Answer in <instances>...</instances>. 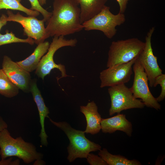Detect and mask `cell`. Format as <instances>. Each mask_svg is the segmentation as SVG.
Masks as SVG:
<instances>
[{"instance_id":"obj_13","label":"cell","mask_w":165,"mask_h":165,"mask_svg":"<svg viewBox=\"0 0 165 165\" xmlns=\"http://www.w3.org/2000/svg\"><path fill=\"white\" fill-rule=\"evenodd\" d=\"M30 92L32 94L34 101L35 103L38 112L40 123L41 129L39 136L40 138V142L42 145L47 146L48 143L47 135L45 129L44 122L46 118H49L48 114L50 112L48 108L46 106L41 92L38 88L36 79L32 80Z\"/></svg>"},{"instance_id":"obj_22","label":"cell","mask_w":165,"mask_h":165,"mask_svg":"<svg viewBox=\"0 0 165 165\" xmlns=\"http://www.w3.org/2000/svg\"><path fill=\"white\" fill-rule=\"evenodd\" d=\"M31 4L30 9L36 10L40 13L42 15L43 20L46 22L52 15V12H50L43 8L40 4L38 0H28Z\"/></svg>"},{"instance_id":"obj_17","label":"cell","mask_w":165,"mask_h":165,"mask_svg":"<svg viewBox=\"0 0 165 165\" xmlns=\"http://www.w3.org/2000/svg\"><path fill=\"white\" fill-rule=\"evenodd\" d=\"M75 0L80 6L81 24L100 12L108 1V0Z\"/></svg>"},{"instance_id":"obj_20","label":"cell","mask_w":165,"mask_h":165,"mask_svg":"<svg viewBox=\"0 0 165 165\" xmlns=\"http://www.w3.org/2000/svg\"><path fill=\"white\" fill-rule=\"evenodd\" d=\"M21 0H0V10L9 9L21 11L29 16L36 17L39 15V12L32 10L23 6L20 2Z\"/></svg>"},{"instance_id":"obj_19","label":"cell","mask_w":165,"mask_h":165,"mask_svg":"<svg viewBox=\"0 0 165 165\" xmlns=\"http://www.w3.org/2000/svg\"><path fill=\"white\" fill-rule=\"evenodd\" d=\"M19 92V89L0 68V94L6 97L12 98L16 96Z\"/></svg>"},{"instance_id":"obj_15","label":"cell","mask_w":165,"mask_h":165,"mask_svg":"<svg viewBox=\"0 0 165 165\" xmlns=\"http://www.w3.org/2000/svg\"><path fill=\"white\" fill-rule=\"evenodd\" d=\"M80 111L86 119V127L85 133L94 135L101 130L102 118L98 111V107L94 101L88 102L85 106H80Z\"/></svg>"},{"instance_id":"obj_9","label":"cell","mask_w":165,"mask_h":165,"mask_svg":"<svg viewBox=\"0 0 165 165\" xmlns=\"http://www.w3.org/2000/svg\"><path fill=\"white\" fill-rule=\"evenodd\" d=\"M7 21H14L20 24L24 28V34L28 37L33 39L35 43L38 44L46 39V28L44 20H40L35 17H25L18 12L14 14L10 10L7 12Z\"/></svg>"},{"instance_id":"obj_14","label":"cell","mask_w":165,"mask_h":165,"mask_svg":"<svg viewBox=\"0 0 165 165\" xmlns=\"http://www.w3.org/2000/svg\"><path fill=\"white\" fill-rule=\"evenodd\" d=\"M101 130L105 133H112L117 130L125 133L131 137L132 133L131 123L126 118V115L118 113L112 117L102 118L101 123Z\"/></svg>"},{"instance_id":"obj_28","label":"cell","mask_w":165,"mask_h":165,"mask_svg":"<svg viewBox=\"0 0 165 165\" xmlns=\"http://www.w3.org/2000/svg\"><path fill=\"white\" fill-rule=\"evenodd\" d=\"M8 126L7 123L0 116V131L5 128H7Z\"/></svg>"},{"instance_id":"obj_7","label":"cell","mask_w":165,"mask_h":165,"mask_svg":"<svg viewBox=\"0 0 165 165\" xmlns=\"http://www.w3.org/2000/svg\"><path fill=\"white\" fill-rule=\"evenodd\" d=\"M108 92L111 99L110 116L133 108H142L145 105L141 100L135 98L130 88L125 84L109 87Z\"/></svg>"},{"instance_id":"obj_5","label":"cell","mask_w":165,"mask_h":165,"mask_svg":"<svg viewBox=\"0 0 165 165\" xmlns=\"http://www.w3.org/2000/svg\"><path fill=\"white\" fill-rule=\"evenodd\" d=\"M126 20L124 13L114 14L111 12L110 7L105 5L100 12L82 24L86 31H99L111 39L116 33V27L124 24Z\"/></svg>"},{"instance_id":"obj_8","label":"cell","mask_w":165,"mask_h":165,"mask_svg":"<svg viewBox=\"0 0 165 165\" xmlns=\"http://www.w3.org/2000/svg\"><path fill=\"white\" fill-rule=\"evenodd\" d=\"M133 67L134 79L130 88L134 96L136 98L141 99L147 107L160 110L161 105L150 92L147 75L137 58Z\"/></svg>"},{"instance_id":"obj_4","label":"cell","mask_w":165,"mask_h":165,"mask_svg":"<svg viewBox=\"0 0 165 165\" xmlns=\"http://www.w3.org/2000/svg\"><path fill=\"white\" fill-rule=\"evenodd\" d=\"M145 46V42L136 38L112 41L108 53L107 68L131 61L139 55Z\"/></svg>"},{"instance_id":"obj_26","label":"cell","mask_w":165,"mask_h":165,"mask_svg":"<svg viewBox=\"0 0 165 165\" xmlns=\"http://www.w3.org/2000/svg\"><path fill=\"white\" fill-rule=\"evenodd\" d=\"M12 158L10 157L8 159H1L0 161V165H19L20 161L19 159H17L14 161L12 160Z\"/></svg>"},{"instance_id":"obj_10","label":"cell","mask_w":165,"mask_h":165,"mask_svg":"<svg viewBox=\"0 0 165 165\" xmlns=\"http://www.w3.org/2000/svg\"><path fill=\"white\" fill-rule=\"evenodd\" d=\"M154 30V27H152L147 32L144 48L137 58L147 75L151 87H153L156 78L162 74V71L158 63L157 58L154 55L152 46V37Z\"/></svg>"},{"instance_id":"obj_12","label":"cell","mask_w":165,"mask_h":165,"mask_svg":"<svg viewBox=\"0 0 165 165\" xmlns=\"http://www.w3.org/2000/svg\"><path fill=\"white\" fill-rule=\"evenodd\" d=\"M2 69L11 82L19 89L25 93L30 92L32 80L29 72L6 55L3 57Z\"/></svg>"},{"instance_id":"obj_30","label":"cell","mask_w":165,"mask_h":165,"mask_svg":"<svg viewBox=\"0 0 165 165\" xmlns=\"http://www.w3.org/2000/svg\"><path fill=\"white\" fill-rule=\"evenodd\" d=\"M38 1L41 6H43L46 3V0H38Z\"/></svg>"},{"instance_id":"obj_3","label":"cell","mask_w":165,"mask_h":165,"mask_svg":"<svg viewBox=\"0 0 165 165\" xmlns=\"http://www.w3.org/2000/svg\"><path fill=\"white\" fill-rule=\"evenodd\" d=\"M49 118L52 123L64 132L69 139L70 143L67 147V159L69 162H72L77 158H86L90 152L101 149L100 145L86 137L84 131L72 128L66 122H57Z\"/></svg>"},{"instance_id":"obj_29","label":"cell","mask_w":165,"mask_h":165,"mask_svg":"<svg viewBox=\"0 0 165 165\" xmlns=\"http://www.w3.org/2000/svg\"><path fill=\"white\" fill-rule=\"evenodd\" d=\"M36 161L35 162L34 164H38L37 165H45L46 164L45 162L42 160H35Z\"/></svg>"},{"instance_id":"obj_21","label":"cell","mask_w":165,"mask_h":165,"mask_svg":"<svg viewBox=\"0 0 165 165\" xmlns=\"http://www.w3.org/2000/svg\"><path fill=\"white\" fill-rule=\"evenodd\" d=\"M25 43L33 45L35 41L33 39L29 37L26 39H21L16 37L12 32L6 31L5 34L0 33V46L4 45L14 43Z\"/></svg>"},{"instance_id":"obj_1","label":"cell","mask_w":165,"mask_h":165,"mask_svg":"<svg viewBox=\"0 0 165 165\" xmlns=\"http://www.w3.org/2000/svg\"><path fill=\"white\" fill-rule=\"evenodd\" d=\"M75 0H54L52 15L46 22V39L82 31L80 9Z\"/></svg>"},{"instance_id":"obj_11","label":"cell","mask_w":165,"mask_h":165,"mask_svg":"<svg viewBox=\"0 0 165 165\" xmlns=\"http://www.w3.org/2000/svg\"><path fill=\"white\" fill-rule=\"evenodd\" d=\"M137 57L127 63L107 68L100 73V87H111L125 84L130 80L132 66Z\"/></svg>"},{"instance_id":"obj_18","label":"cell","mask_w":165,"mask_h":165,"mask_svg":"<svg viewBox=\"0 0 165 165\" xmlns=\"http://www.w3.org/2000/svg\"><path fill=\"white\" fill-rule=\"evenodd\" d=\"M98 155L109 165H141V163L136 160H129L119 155H113L105 148L101 149Z\"/></svg>"},{"instance_id":"obj_16","label":"cell","mask_w":165,"mask_h":165,"mask_svg":"<svg viewBox=\"0 0 165 165\" xmlns=\"http://www.w3.org/2000/svg\"><path fill=\"white\" fill-rule=\"evenodd\" d=\"M50 45L48 41L40 43L31 55L25 59L16 63L29 72L36 70L42 57L47 52Z\"/></svg>"},{"instance_id":"obj_24","label":"cell","mask_w":165,"mask_h":165,"mask_svg":"<svg viewBox=\"0 0 165 165\" xmlns=\"http://www.w3.org/2000/svg\"><path fill=\"white\" fill-rule=\"evenodd\" d=\"M86 159L87 162L91 165H107L106 162L100 156L89 153Z\"/></svg>"},{"instance_id":"obj_2","label":"cell","mask_w":165,"mask_h":165,"mask_svg":"<svg viewBox=\"0 0 165 165\" xmlns=\"http://www.w3.org/2000/svg\"><path fill=\"white\" fill-rule=\"evenodd\" d=\"M0 156L1 159L17 157L26 164L42 160L43 157L34 144L25 141L21 136L13 138L7 128L0 131Z\"/></svg>"},{"instance_id":"obj_27","label":"cell","mask_w":165,"mask_h":165,"mask_svg":"<svg viewBox=\"0 0 165 165\" xmlns=\"http://www.w3.org/2000/svg\"><path fill=\"white\" fill-rule=\"evenodd\" d=\"M7 16L4 14H2L0 18V31L2 28L6 25L7 23Z\"/></svg>"},{"instance_id":"obj_25","label":"cell","mask_w":165,"mask_h":165,"mask_svg":"<svg viewBox=\"0 0 165 165\" xmlns=\"http://www.w3.org/2000/svg\"><path fill=\"white\" fill-rule=\"evenodd\" d=\"M129 0H116L119 6V13H124Z\"/></svg>"},{"instance_id":"obj_23","label":"cell","mask_w":165,"mask_h":165,"mask_svg":"<svg viewBox=\"0 0 165 165\" xmlns=\"http://www.w3.org/2000/svg\"><path fill=\"white\" fill-rule=\"evenodd\" d=\"M160 84L161 87V92L156 99L158 102L163 101L165 98V74H162L157 76L155 79L153 87H156Z\"/></svg>"},{"instance_id":"obj_6","label":"cell","mask_w":165,"mask_h":165,"mask_svg":"<svg viewBox=\"0 0 165 165\" xmlns=\"http://www.w3.org/2000/svg\"><path fill=\"white\" fill-rule=\"evenodd\" d=\"M77 41L76 38L66 39L63 36H54L46 53L42 57L35 70L37 76L43 80L46 76L50 74L52 70L56 68L61 73V76L57 79V81L61 78L68 76L65 66L61 64H56L54 62L53 56L59 49L64 46H75Z\"/></svg>"}]
</instances>
